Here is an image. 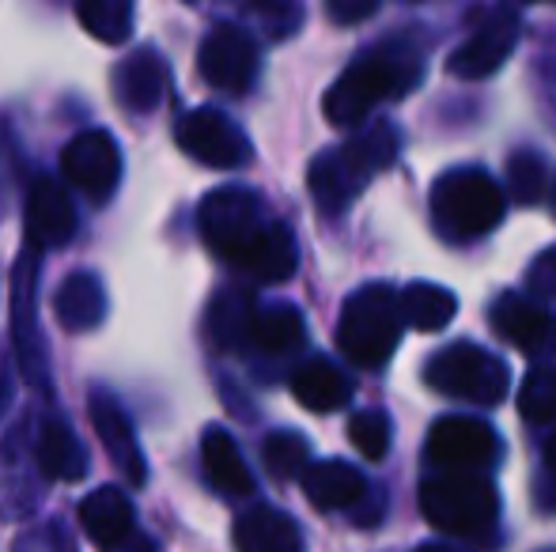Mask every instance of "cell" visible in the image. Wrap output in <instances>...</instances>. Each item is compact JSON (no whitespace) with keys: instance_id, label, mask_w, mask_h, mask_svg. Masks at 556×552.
<instances>
[{"instance_id":"cell-39","label":"cell","mask_w":556,"mask_h":552,"mask_svg":"<svg viewBox=\"0 0 556 552\" xmlns=\"http://www.w3.org/2000/svg\"><path fill=\"white\" fill-rule=\"evenodd\" d=\"M549 205H553V216H556V182H553V190H549Z\"/></svg>"},{"instance_id":"cell-33","label":"cell","mask_w":556,"mask_h":552,"mask_svg":"<svg viewBox=\"0 0 556 552\" xmlns=\"http://www.w3.org/2000/svg\"><path fill=\"white\" fill-rule=\"evenodd\" d=\"M519 413L530 424H553L556 420V371L538 368L522 378L519 390Z\"/></svg>"},{"instance_id":"cell-6","label":"cell","mask_w":556,"mask_h":552,"mask_svg":"<svg viewBox=\"0 0 556 552\" xmlns=\"http://www.w3.org/2000/svg\"><path fill=\"white\" fill-rule=\"evenodd\" d=\"M425 383L435 394H446L454 401H473V406H500L507 398V363L496 360L484 348L458 341V345H446L443 352H435L425 368Z\"/></svg>"},{"instance_id":"cell-28","label":"cell","mask_w":556,"mask_h":552,"mask_svg":"<svg viewBox=\"0 0 556 552\" xmlns=\"http://www.w3.org/2000/svg\"><path fill=\"white\" fill-rule=\"evenodd\" d=\"M341 155L344 163H349L352 170H356L364 182H371L379 170H387L390 163L397 159V133L394 126H387V121H379V126L371 129H359L356 137H349L341 144Z\"/></svg>"},{"instance_id":"cell-3","label":"cell","mask_w":556,"mask_h":552,"mask_svg":"<svg viewBox=\"0 0 556 552\" xmlns=\"http://www.w3.org/2000/svg\"><path fill=\"white\" fill-rule=\"evenodd\" d=\"M420 515L451 538H484L500 515L496 485L477 470H443L420 485Z\"/></svg>"},{"instance_id":"cell-12","label":"cell","mask_w":556,"mask_h":552,"mask_svg":"<svg viewBox=\"0 0 556 552\" xmlns=\"http://www.w3.org/2000/svg\"><path fill=\"white\" fill-rule=\"evenodd\" d=\"M492 330L504 341H511L530 360H542V356L556 352V314L545 310L542 303L527 299V295H500L492 303Z\"/></svg>"},{"instance_id":"cell-18","label":"cell","mask_w":556,"mask_h":552,"mask_svg":"<svg viewBox=\"0 0 556 552\" xmlns=\"http://www.w3.org/2000/svg\"><path fill=\"white\" fill-rule=\"evenodd\" d=\"M300 485L315 511H352L367 496L364 473L352 470L341 458L307 462V470L300 473Z\"/></svg>"},{"instance_id":"cell-20","label":"cell","mask_w":556,"mask_h":552,"mask_svg":"<svg viewBox=\"0 0 556 552\" xmlns=\"http://www.w3.org/2000/svg\"><path fill=\"white\" fill-rule=\"evenodd\" d=\"M231 538H235V549H242V552L303 549V534H300V526L292 523V515H285V511H277V508H265V503H257L247 515H239Z\"/></svg>"},{"instance_id":"cell-21","label":"cell","mask_w":556,"mask_h":552,"mask_svg":"<svg viewBox=\"0 0 556 552\" xmlns=\"http://www.w3.org/2000/svg\"><path fill=\"white\" fill-rule=\"evenodd\" d=\"M307 185H311V197H315L318 213L341 216L344 208L359 197V190H364L367 182L349 167V163H344L341 147H330V152H323L315 163H311Z\"/></svg>"},{"instance_id":"cell-29","label":"cell","mask_w":556,"mask_h":552,"mask_svg":"<svg viewBox=\"0 0 556 552\" xmlns=\"http://www.w3.org/2000/svg\"><path fill=\"white\" fill-rule=\"evenodd\" d=\"M76 15L106 46H122L132 35V0H76Z\"/></svg>"},{"instance_id":"cell-19","label":"cell","mask_w":556,"mask_h":552,"mask_svg":"<svg viewBox=\"0 0 556 552\" xmlns=\"http://www.w3.org/2000/svg\"><path fill=\"white\" fill-rule=\"evenodd\" d=\"M35 462L46 480L73 485V480L88 477V450H84V442L76 439V432L65 420H46L42 424L35 442Z\"/></svg>"},{"instance_id":"cell-35","label":"cell","mask_w":556,"mask_h":552,"mask_svg":"<svg viewBox=\"0 0 556 552\" xmlns=\"http://www.w3.org/2000/svg\"><path fill=\"white\" fill-rule=\"evenodd\" d=\"M379 12V0H326V15L337 27H356Z\"/></svg>"},{"instance_id":"cell-10","label":"cell","mask_w":556,"mask_h":552,"mask_svg":"<svg viewBox=\"0 0 556 552\" xmlns=\"http://www.w3.org/2000/svg\"><path fill=\"white\" fill-rule=\"evenodd\" d=\"M425 458L440 470H484L500 458V439L484 420L443 416L428 432Z\"/></svg>"},{"instance_id":"cell-40","label":"cell","mask_w":556,"mask_h":552,"mask_svg":"<svg viewBox=\"0 0 556 552\" xmlns=\"http://www.w3.org/2000/svg\"><path fill=\"white\" fill-rule=\"evenodd\" d=\"M522 4H530V0H522Z\"/></svg>"},{"instance_id":"cell-38","label":"cell","mask_w":556,"mask_h":552,"mask_svg":"<svg viewBox=\"0 0 556 552\" xmlns=\"http://www.w3.org/2000/svg\"><path fill=\"white\" fill-rule=\"evenodd\" d=\"M545 470H549V477L556 480V435L545 442Z\"/></svg>"},{"instance_id":"cell-24","label":"cell","mask_w":556,"mask_h":552,"mask_svg":"<svg viewBox=\"0 0 556 552\" xmlns=\"http://www.w3.org/2000/svg\"><path fill=\"white\" fill-rule=\"evenodd\" d=\"M53 314H58V322L65 325L68 333L96 330L106 314L103 280L91 273H73L58 287V295H53Z\"/></svg>"},{"instance_id":"cell-8","label":"cell","mask_w":556,"mask_h":552,"mask_svg":"<svg viewBox=\"0 0 556 552\" xmlns=\"http://www.w3.org/2000/svg\"><path fill=\"white\" fill-rule=\"evenodd\" d=\"M519 35H522L519 12H511V8H489V12L477 20L473 35L446 57V68H451V76H458V80H489V76L515 53Z\"/></svg>"},{"instance_id":"cell-17","label":"cell","mask_w":556,"mask_h":552,"mask_svg":"<svg viewBox=\"0 0 556 552\" xmlns=\"http://www.w3.org/2000/svg\"><path fill=\"white\" fill-rule=\"evenodd\" d=\"M80 530L96 541L99 549H117L132 538V526H137V508L125 496V488L103 485L91 496L80 500Z\"/></svg>"},{"instance_id":"cell-14","label":"cell","mask_w":556,"mask_h":552,"mask_svg":"<svg viewBox=\"0 0 556 552\" xmlns=\"http://www.w3.org/2000/svg\"><path fill=\"white\" fill-rule=\"evenodd\" d=\"M91 424H96V435L103 442L106 458L114 462V470L125 477L129 488H140L148 480V465L144 454H140V442L132 435V424L125 416V409L114 401L111 390H96L91 394Z\"/></svg>"},{"instance_id":"cell-7","label":"cell","mask_w":556,"mask_h":552,"mask_svg":"<svg viewBox=\"0 0 556 552\" xmlns=\"http://www.w3.org/2000/svg\"><path fill=\"white\" fill-rule=\"evenodd\" d=\"M175 140L190 159L205 163L216 170H235L242 163H250V140L235 126L227 114L213 111V106H198V111H186L175 126Z\"/></svg>"},{"instance_id":"cell-9","label":"cell","mask_w":556,"mask_h":552,"mask_svg":"<svg viewBox=\"0 0 556 552\" xmlns=\"http://www.w3.org/2000/svg\"><path fill=\"white\" fill-rule=\"evenodd\" d=\"M201 80L224 95H242L257 80V42L235 23H220L208 30L198 50Z\"/></svg>"},{"instance_id":"cell-16","label":"cell","mask_w":556,"mask_h":552,"mask_svg":"<svg viewBox=\"0 0 556 552\" xmlns=\"http://www.w3.org/2000/svg\"><path fill=\"white\" fill-rule=\"evenodd\" d=\"M76 235V208L58 178H35L27 193V243L61 246Z\"/></svg>"},{"instance_id":"cell-37","label":"cell","mask_w":556,"mask_h":552,"mask_svg":"<svg viewBox=\"0 0 556 552\" xmlns=\"http://www.w3.org/2000/svg\"><path fill=\"white\" fill-rule=\"evenodd\" d=\"M242 4H247L250 12L273 20V27L277 30L292 27V20H295V0H242Z\"/></svg>"},{"instance_id":"cell-23","label":"cell","mask_w":556,"mask_h":552,"mask_svg":"<svg viewBox=\"0 0 556 552\" xmlns=\"http://www.w3.org/2000/svg\"><path fill=\"white\" fill-rule=\"evenodd\" d=\"M292 394L311 413H337V409L352 398V383L337 363L315 356V360L300 363V368L292 371Z\"/></svg>"},{"instance_id":"cell-34","label":"cell","mask_w":556,"mask_h":552,"mask_svg":"<svg viewBox=\"0 0 556 552\" xmlns=\"http://www.w3.org/2000/svg\"><path fill=\"white\" fill-rule=\"evenodd\" d=\"M349 442L367 458V462H382L390 454V416L379 409H364L349 420Z\"/></svg>"},{"instance_id":"cell-36","label":"cell","mask_w":556,"mask_h":552,"mask_svg":"<svg viewBox=\"0 0 556 552\" xmlns=\"http://www.w3.org/2000/svg\"><path fill=\"white\" fill-rule=\"evenodd\" d=\"M530 287H534L538 295H545V299H556V246L534 261V269H530Z\"/></svg>"},{"instance_id":"cell-1","label":"cell","mask_w":556,"mask_h":552,"mask_svg":"<svg viewBox=\"0 0 556 552\" xmlns=\"http://www.w3.org/2000/svg\"><path fill=\"white\" fill-rule=\"evenodd\" d=\"M420 84V65L402 57L397 50H371L359 53L323 99V111L337 129H356L367 114L387 99L405 95Z\"/></svg>"},{"instance_id":"cell-11","label":"cell","mask_w":556,"mask_h":552,"mask_svg":"<svg viewBox=\"0 0 556 552\" xmlns=\"http://www.w3.org/2000/svg\"><path fill=\"white\" fill-rule=\"evenodd\" d=\"M61 170H65V178L76 190H84L96 201H106L114 193L117 178H122L117 140L106 129H84L61 152Z\"/></svg>"},{"instance_id":"cell-30","label":"cell","mask_w":556,"mask_h":552,"mask_svg":"<svg viewBox=\"0 0 556 552\" xmlns=\"http://www.w3.org/2000/svg\"><path fill=\"white\" fill-rule=\"evenodd\" d=\"M254 299L239 287L231 292L216 295L213 303V314H208V330H213V341L220 348H239L247 345V333H250V318H254Z\"/></svg>"},{"instance_id":"cell-15","label":"cell","mask_w":556,"mask_h":552,"mask_svg":"<svg viewBox=\"0 0 556 552\" xmlns=\"http://www.w3.org/2000/svg\"><path fill=\"white\" fill-rule=\"evenodd\" d=\"M114 88H117V103L129 114H155L170 88L167 57L148 50V46L144 50H132L129 57L122 61V68H117Z\"/></svg>"},{"instance_id":"cell-32","label":"cell","mask_w":556,"mask_h":552,"mask_svg":"<svg viewBox=\"0 0 556 552\" xmlns=\"http://www.w3.org/2000/svg\"><path fill=\"white\" fill-rule=\"evenodd\" d=\"M549 190V175H545V159L530 147H519V152L507 159V193H511L515 205L530 208L545 197Z\"/></svg>"},{"instance_id":"cell-22","label":"cell","mask_w":556,"mask_h":552,"mask_svg":"<svg viewBox=\"0 0 556 552\" xmlns=\"http://www.w3.org/2000/svg\"><path fill=\"white\" fill-rule=\"evenodd\" d=\"M201 462H205V477L216 492L224 496H250L254 492V473L242 462L239 442L224 427H208L201 439Z\"/></svg>"},{"instance_id":"cell-2","label":"cell","mask_w":556,"mask_h":552,"mask_svg":"<svg viewBox=\"0 0 556 552\" xmlns=\"http://www.w3.org/2000/svg\"><path fill=\"white\" fill-rule=\"evenodd\" d=\"M405 318H402V299L394 287L387 284H364L359 292L349 295L337 322V348L344 352V360H352L356 368L371 371L394 356L397 341H402Z\"/></svg>"},{"instance_id":"cell-27","label":"cell","mask_w":556,"mask_h":552,"mask_svg":"<svg viewBox=\"0 0 556 552\" xmlns=\"http://www.w3.org/2000/svg\"><path fill=\"white\" fill-rule=\"evenodd\" d=\"M397 299H402V318L420 333H440L443 325H451L454 310H458L454 292H446L440 284H428V280H413Z\"/></svg>"},{"instance_id":"cell-25","label":"cell","mask_w":556,"mask_h":552,"mask_svg":"<svg viewBox=\"0 0 556 552\" xmlns=\"http://www.w3.org/2000/svg\"><path fill=\"white\" fill-rule=\"evenodd\" d=\"M307 341V325H303L300 310L295 307H269V310H254L250 318V333L247 345H254L265 356H288Z\"/></svg>"},{"instance_id":"cell-5","label":"cell","mask_w":556,"mask_h":552,"mask_svg":"<svg viewBox=\"0 0 556 552\" xmlns=\"http://www.w3.org/2000/svg\"><path fill=\"white\" fill-rule=\"evenodd\" d=\"M504 190L481 167L446 170L432 190V216L454 239H477L496 231L500 220H504Z\"/></svg>"},{"instance_id":"cell-26","label":"cell","mask_w":556,"mask_h":552,"mask_svg":"<svg viewBox=\"0 0 556 552\" xmlns=\"http://www.w3.org/2000/svg\"><path fill=\"white\" fill-rule=\"evenodd\" d=\"M300 269V251H295V235L285 228V223L273 220L269 235L262 239L250 261L242 266V273L254 277L257 284H285L292 280V273Z\"/></svg>"},{"instance_id":"cell-31","label":"cell","mask_w":556,"mask_h":552,"mask_svg":"<svg viewBox=\"0 0 556 552\" xmlns=\"http://www.w3.org/2000/svg\"><path fill=\"white\" fill-rule=\"evenodd\" d=\"M262 462L273 480H300L311 462V442L300 432H273L262 442Z\"/></svg>"},{"instance_id":"cell-13","label":"cell","mask_w":556,"mask_h":552,"mask_svg":"<svg viewBox=\"0 0 556 552\" xmlns=\"http://www.w3.org/2000/svg\"><path fill=\"white\" fill-rule=\"evenodd\" d=\"M38 246L27 243L23 251L20 266H15V280H12V322H15V348H20V363H23V375L30 383L46 386V356L42 345H38V258H35Z\"/></svg>"},{"instance_id":"cell-4","label":"cell","mask_w":556,"mask_h":552,"mask_svg":"<svg viewBox=\"0 0 556 552\" xmlns=\"http://www.w3.org/2000/svg\"><path fill=\"white\" fill-rule=\"evenodd\" d=\"M198 228L201 239L208 243V251L242 273L250 254L269 235L273 220L265 216V205L254 193L242 190V185H227V190H216L201 201Z\"/></svg>"}]
</instances>
